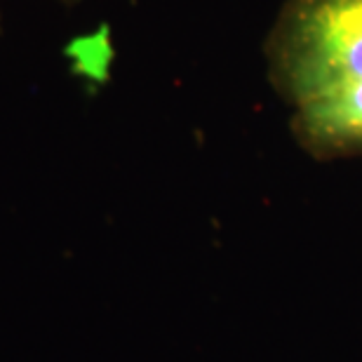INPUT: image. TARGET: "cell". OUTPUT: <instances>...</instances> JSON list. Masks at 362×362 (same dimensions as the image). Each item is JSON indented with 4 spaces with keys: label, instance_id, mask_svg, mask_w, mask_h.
<instances>
[{
    "label": "cell",
    "instance_id": "cell-1",
    "mask_svg": "<svg viewBox=\"0 0 362 362\" xmlns=\"http://www.w3.org/2000/svg\"><path fill=\"white\" fill-rule=\"evenodd\" d=\"M266 74L310 156H362V0H285Z\"/></svg>",
    "mask_w": 362,
    "mask_h": 362
},
{
    "label": "cell",
    "instance_id": "cell-3",
    "mask_svg": "<svg viewBox=\"0 0 362 362\" xmlns=\"http://www.w3.org/2000/svg\"><path fill=\"white\" fill-rule=\"evenodd\" d=\"M0 35H3V7H0Z\"/></svg>",
    "mask_w": 362,
    "mask_h": 362
},
{
    "label": "cell",
    "instance_id": "cell-2",
    "mask_svg": "<svg viewBox=\"0 0 362 362\" xmlns=\"http://www.w3.org/2000/svg\"><path fill=\"white\" fill-rule=\"evenodd\" d=\"M54 3H59V5H66V7H74V5H78L81 0H54Z\"/></svg>",
    "mask_w": 362,
    "mask_h": 362
}]
</instances>
